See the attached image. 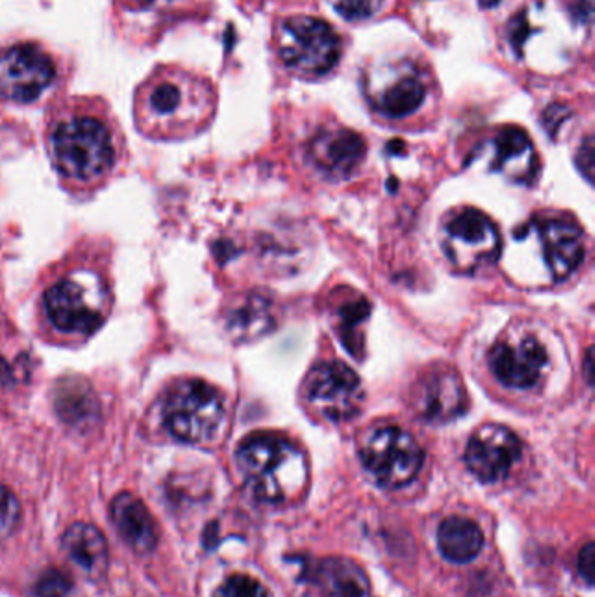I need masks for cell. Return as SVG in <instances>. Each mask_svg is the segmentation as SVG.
I'll list each match as a JSON object with an SVG mask.
<instances>
[{
  "label": "cell",
  "mask_w": 595,
  "mask_h": 597,
  "mask_svg": "<svg viewBox=\"0 0 595 597\" xmlns=\"http://www.w3.org/2000/svg\"><path fill=\"white\" fill-rule=\"evenodd\" d=\"M49 156L74 187L96 186L114 172L123 137L114 117L98 98H72L49 117Z\"/></svg>",
  "instance_id": "6da1fadb"
},
{
  "label": "cell",
  "mask_w": 595,
  "mask_h": 597,
  "mask_svg": "<svg viewBox=\"0 0 595 597\" xmlns=\"http://www.w3.org/2000/svg\"><path fill=\"white\" fill-rule=\"evenodd\" d=\"M208 100L205 81L177 65H158L135 91L137 130L152 140L185 137L201 123Z\"/></svg>",
  "instance_id": "7a4b0ae2"
},
{
  "label": "cell",
  "mask_w": 595,
  "mask_h": 597,
  "mask_svg": "<svg viewBox=\"0 0 595 597\" xmlns=\"http://www.w3.org/2000/svg\"><path fill=\"white\" fill-rule=\"evenodd\" d=\"M241 474L259 500L283 503L302 493L308 482V463L302 451L273 433L248 437L236 454Z\"/></svg>",
  "instance_id": "3957f363"
},
{
  "label": "cell",
  "mask_w": 595,
  "mask_h": 597,
  "mask_svg": "<svg viewBox=\"0 0 595 597\" xmlns=\"http://www.w3.org/2000/svg\"><path fill=\"white\" fill-rule=\"evenodd\" d=\"M163 418L175 439L187 444H205L217 437L224 423V398L205 381L185 379L168 393Z\"/></svg>",
  "instance_id": "277c9868"
},
{
  "label": "cell",
  "mask_w": 595,
  "mask_h": 597,
  "mask_svg": "<svg viewBox=\"0 0 595 597\" xmlns=\"http://www.w3.org/2000/svg\"><path fill=\"white\" fill-rule=\"evenodd\" d=\"M100 285L81 276H65L42 297L46 322L63 337L86 339L105 320Z\"/></svg>",
  "instance_id": "5b68a950"
},
{
  "label": "cell",
  "mask_w": 595,
  "mask_h": 597,
  "mask_svg": "<svg viewBox=\"0 0 595 597\" xmlns=\"http://www.w3.org/2000/svg\"><path fill=\"white\" fill-rule=\"evenodd\" d=\"M360 456L377 484L388 489L411 484L425 461L418 440L398 426H383L370 433L363 442Z\"/></svg>",
  "instance_id": "8992f818"
},
{
  "label": "cell",
  "mask_w": 595,
  "mask_h": 597,
  "mask_svg": "<svg viewBox=\"0 0 595 597\" xmlns=\"http://www.w3.org/2000/svg\"><path fill=\"white\" fill-rule=\"evenodd\" d=\"M58 76V63L37 42H14L0 48V100L35 102Z\"/></svg>",
  "instance_id": "52a82bcc"
},
{
  "label": "cell",
  "mask_w": 595,
  "mask_h": 597,
  "mask_svg": "<svg viewBox=\"0 0 595 597\" xmlns=\"http://www.w3.org/2000/svg\"><path fill=\"white\" fill-rule=\"evenodd\" d=\"M341 39L327 21L313 16H294L283 23L280 53L292 69L323 76L341 58Z\"/></svg>",
  "instance_id": "ba28073f"
},
{
  "label": "cell",
  "mask_w": 595,
  "mask_h": 597,
  "mask_svg": "<svg viewBox=\"0 0 595 597\" xmlns=\"http://www.w3.org/2000/svg\"><path fill=\"white\" fill-rule=\"evenodd\" d=\"M444 250L454 268L472 275L500 259V231L486 213L465 210L445 227Z\"/></svg>",
  "instance_id": "9c48e42d"
},
{
  "label": "cell",
  "mask_w": 595,
  "mask_h": 597,
  "mask_svg": "<svg viewBox=\"0 0 595 597\" xmlns=\"http://www.w3.org/2000/svg\"><path fill=\"white\" fill-rule=\"evenodd\" d=\"M304 390L311 407L332 421L353 418L362 405L360 378L341 362L316 365L309 372Z\"/></svg>",
  "instance_id": "30bf717a"
},
{
  "label": "cell",
  "mask_w": 595,
  "mask_h": 597,
  "mask_svg": "<svg viewBox=\"0 0 595 597\" xmlns=\"http://www.w3.org/2000/svg\"><path fill=\"white\" fill-rule=\"evenodd\" d=\"M520 440L507 426L486 425L473 433L466 446L465 461L479 481H503L519 461Z\"/></svg>",
  "instance_id": "8fae6325"
},
{
  "label": "cell",
  "mask_w": 595,
  "mask_h": 597,
  "mask_svg": "<svg viewBox=\"0 0 595 597\" xmlns=\"http://www.w3.org/2000/svg\"><path fill=\"white\" fill-rule=\"evenodd\" d=\"M414 409L430 423H447L465 412L468 398L458 372L438 367L426 372L412 392Z\"/></svg>",
  "instance_id": "7c38bea8"
},
{
  "label": "cell",
  "mask_w": 595,
  "mask_h": 597,
  "mask_svg": "<svg viewBox=\"0 0 595 597\" xmlns=\"http://www.w3.org/2000/svg\"><path fill=\"white\" fill-rule=\"evenodd\" d=\"M489 364L503 385L531 388L547 369L548 355L538 339L526 336L496 344L489 355Z\"/></svg>",
  "instance_id": "4fadbf2b"
},
{
  "label": "cell",
  "mask_w": 595,
  "mask_h": 597,
  "mask_svg": "<svg viewBox=\"0 0 595 597\" xmlns=\"http://www.w3.org/2000/svg\"><path fill=\"white\" fill-rule=\"evenodd\" d=\"M540 236L543 257L555 282L566 280L582 264L583 236L580 229L569 220H541L536 226Z\"/></svg>",
  "instance_id": "5bb4252c"
},
{
  "label": "cell",
  "mask_w": 595,
  "mask_h": 597,
  "mask_svg": "<svg viewBox=\"0 0 595 597\" xmlns=\"http://www.w3.org/2000/svg\"><path fill=\"white\" fill-rule=\"evenodd\" d=\"M363 138L351 130L323 131L311 144V158L322 172L348 177L365 158Z\"/></svg>",
  "instance_id": "9a60e30c"
},
{
  "label": "cell",
  "mask_w": 595,
  "mask_h": 597,
  "mask_svg": "<svg viewBox=\"0 0 595 597\" xmlns=\"http://www.w3.org/2000/svg\"><path fill=\"white\" fill-rule=\"evenodd\" d=\"M112 521L119 535L137 554H151L158 543V529L151 510L131 493H121L112 501Z\"/></svg>",
  "instance_id": "2e32d148"
},
{
  "label": "cell",
  "mask_w": 595,
  "mask_h": 597,
  "mask_svg": "<svg viewBox=\"0 0 595 597\" xmlns=\"http://www.w3.org/2000/svg\"><path fill=\"white\" fill-rule=\"evenodd\" d=\"M70 563L91 580H100L109 568V545L102 531L86 522L72 524L62 538Z\"/></svg>",
  "instance_id": "e0dca14e"
},
{
  "label": "cell",
  "mask_w": 595,
  "mask_h": 597,
  "mask_svg": "<svg viewBox=\"0 0 595 597\" xmlns=\"http://www.w3.org/2000/svg\"><path fill=\"white\" fill-rule=\"evenodd\" d=\"M494 149V170L519 184H529L534 179L538 163L533 142L526 131L517 126L503 128L494 140Z\"/></svg>",
  "instance_id": "ac0fdd59"
},
{
  "label": "cell",
  "mask_w": 595,
  "mask_h": 597,
  "mask_svg": "<svg viewBox=\"0 0 595 597\" xmlns=\"http://www.w3.org/2000/svg\"><path fill=\"white\" fill-rule=\"evenodd\" d=\"M315 582L322 597H372L367 573L349 557H327L320 561Z\"/></svg>",
  "instance_id": "d6986e66"
},
{
  "label": "cell",
  "mask_w": 595,
  "mask_h": 597,
  "mask_svg": "<svg viewBox=\"0 0 595 597\" xmlns=\"http://www.w3.org/2000/svg\"><path fill=\"white\" fill-rule=\"evenodd\" d=\"M226 327L236 341H254L266 336L274 327L273 302L260 294L236 299L227 311Z\"/></svg>",
  "instance_id": "ffe728a7"
},
{
  "label": "cell",
  "mask_w": 595,
  "mask_h": 597,
  "mask_svg": "<svg viewBox=\"0 0 595 597\" xmlns=\"http://www.w3.org/2000/svg\"><path fill=\"white\" fill-rule=\"evenodd\" d=\"M438 549L451 563L465 564L473 561L484 549V535L477 522L466 517H447L437 533Z\"/></svg>",
  "instance_id": "44dd1931"
},
{
  "label": "cell",
  "mask_w": 595,
  "mask_h": 597,
  "mask_svg": "<svg viewBox=\"0 0 595 597\" xmlns=\"http://www.w3.org/2000/svg\"><path fill=\"white\" fill-rule=\"evenodd\" d=\"M425 97V86L416 77H404L384 93L381 110L390 117L411 116L425 102Z\"/></svg>",
  "instance_id": "7402d4cb"
},
{
  "label": "cell",
  "mask_w": 595,
  "mask_h": 597,
  "mask_svg": "<svg viewBox=\"0 0 595 597\" xmlns=\"http://www.w3.org/2000/svg\"><path fill=\"white\" fill-rule=\"evenodd\" d=\"M215 597H269L266 587L248 575H233L220 585Z\"/></svg>",
  "instance_id": "603a6c76"
},
{
  "label": "cell",
  "mask_w": 595,
  "mask_h": 597,
  "mask_svg": "<svg viewBox=\"0 0 595 597\" xmlns=\"http://www.w3.org/2000/svg\"><path fill=\"white\" fill-rule=\"evenodd\" d=\"M70 589H72V580L69 575L55 568L44 571L35 584V594L39 597H65Z\"/></svg>",
  "instance_id": "cb8c5ba5"
},
{
  "label": "cell",
  "mask_w": 595,
  "mask_h": 597,
  "mask_svg": "<svg viewBox=\"0 0 595 597\" xmlns=\"http://www.w3.org/2000/svg\"><path fill=\"white\" fill-rule=\"evenodd\" d=\"M20 514V503L16 496L6 486H0V536L9 535L18 526Z\"/></svg>",
  "instance_id": "d4e9b609"
},
{
  "label": "cell",
  "mask_w": 595,
  "mask_h": 597,
  "mask_svg": "<svg viewBox=\"0 0 595 597\" xmlns=\"http://www.w3.org/2000/svg\"><path fill=\"white\" fill-rule=\"evenodd\" d=\"M384 0H334V6L346 20H365L379 11Z\"/></svg>",
  "instance_id": "484cf974"
},
{
  "label": "cell",
  "mask_w": 595,
  "mask_h": 597,
  "mask_svg": "<svg viewBox=\"0 0 595 597\" xmlns=\"http://www.w3.org/2000/svg\"><path fill=\"white\" fill-rule=\"evenodd\" d=\"M531 25L527 20V11H520L517 16H513L510 23H508V39L512 48L515 49L517 55L522 56V46L526 44L527 37L531 35Z\"/></svg>",
  "instance_id": "4316f807"
},
{
  "label": "cell",
  "mask_w": 595,
  "mask_h": 597,
  "mask_svg": "<svg viewBox=\"0 0 595 597\" xmlns=\"http://www.w3.org/2000/svg\"><path fill=\"white\" fill-rule=\"evenodd\" d=\"M578 573L580 577L587 582V585L594 584V573H595V545L590 542L580 550L578 554Z\"/></svg>",
  "instance_id": "83f0119b"
},
{
  "label": "cell",
  "mask_w": 595,
  "mask_h": 597,
  "mask_svg": "<svg viewBox=\"0 0 595 597\" xmlns=\"http://www.w3.org/2000/svg\"><path fill=\"white\" fill-rule=\"evenodd\" d=\"M568 117V107L559 105V103H554V105H550V107L545 110V114H543V123H545V128H547L548 133H550V135H555L557 130L561 128V124L564 123Z\"/></svg>",
  "instance_id": "f1b7e54d"
},
{
  "label": "cell",
  "mask_w": 595,
  "mask_h": 597,
  "mask_svg": "<svg viewBox=\"0 0 595 597\" xmlns=\"http://www.w3.org/2000/svg\"><path fill=\"white\" fill-rule=\"evenodd\" d=\"M576 163L580 166L583 175L592 180V172H594V140H592V137L587 138L585 144L580 147L578 156H576Z\"/></svg>",
  "instance_id": "f546056e"
},
{
  "label": "cell",
  "mask_w": 595,
  "mask_h": 597,
  "mask_svg": "<svg viewBox=\"0 0 595 597\" xmlns=\"http://www.w3.org/2000/svg\"><path fill=\"white\" fill-rule=\"evenodd\" d=\"M571 14L576 20L587 23L592 16V0H576L575 6L571 7Z\"/></svg>",
  "instance_id": "4dcf8cb0"
},
{
  "label": "cell",
  "mask_w": 595,
  "mask_h": 597,
  "mask_svg": "<svg viewBox=\"0 0 595 597\" xmlns=\"http://www.w3.org/2000/svg\"><path fill=\"white\" fill-rule=\"evenodd\" d=\"M117 2L130 11H142L154 6L158 0H117Z\"/></svg>",
  "instance_id": "1f68e13d"
},
{
  "label": "cell",
  "mask_w": 595,
  "mask_h": 597,
  "mask_svg": "<svg viewBox=\"0 0 595 597\" xmlns=\"http://www.w3.org/2000/svg\"><path fill=\"white\" fill-rule=\"evenodd\" d=\"M500 4V0H480V6L491 7Z\"/></svg>",
  "instance_id": "d6a6232c"
}]
</instances>
